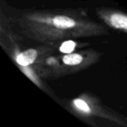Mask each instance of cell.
I'll return each instance as SVG.
<instances>
[{
  "mask_svg": "<svg viewBox=\"0 0 127 127\" xmlns=\"http://www.w3.org/2000/svg\"><path fill=\"white\" fill-rule=\"evenodd\" d=\"M74 105L78 109H80V110H82V111H83L85 112L89 113V112H91V110H90L89 107L88 106L87 103L85 101H83V100H82L80 99H76V100H74Z\"/></svg>",
  "mask_w": 127,
  "mask_h": 127,
  "instance_id": "cell-6",
  "label": "cell"
},
{
  "mask_svg": "<svg viewBox=\"0 0 127 127\" xmlns=\"http://www.w3.org/2000/svg\"><path fill=\"white\" fill-rule=\"evenodd\" d=\"M54 24L55 26L57 28H71L75 25L74 21L72 19H70L67 16H56L54 20Z\"/></svg>",
  "mask_w": 127,
  "mask_h": 127,
  "instance_id": "cell-2",
  "label": "cell"
},
{
  "mask_svg": "<svg viewBox=\"0 0 127 127\" xmlns=\"http://www.w3.org/2000/svg\"><path fill=\"white\" fill-rule=\"evenodd\" d=\"M74 47H75V42L69 40L63 42L60 50L63 53H71L74 49Z\"/></svg>",
  "mask_w": 127,
  "mask_h": 127,
  "instance_id": "cell-5",
  "label": "cell"
},
{
  "mask_svg": "<svg viewBox=\"0 0 127 127\" xmlns=\"http://www.w3.org/2000/svg\"><path fill=\"white\" fill-rule=\"evenodd\" d=\"M112 25L117 28L127 29V16L122 14H113L110 19Z\"/></svg>",
  "mask_w": 127,
  "mask_h": 127,
  "instance_id": "cell-3",
  "label": "cell"
},
{
  "mask_svg": "<svg viewBox=\"0 0 127 127\" xmlns=\"http://www.w3.org/2000/svg\"><path fill=\"white\" fill-rule=\"evenodd\" d=\"M36 55L37 53L34 49H29L19 54L16 60L19 65L22 66H27L33 63L36 58Z\"/></svg>",
  "mask_w": 127,
  "mask_h": 127,
  "instance_id": "cell-1",
  "label": "cell"
},
{
  "mask_svg": "<svg viewBox=\"0 0 127 127\" xmlns=\"http://www.w3.org/2000/svg\"><path fill=\"white\" fill-rule=\"evenodd\" d=\"M82 60H83V57L79 54H69L63 57L64 63L70 65H77L80 63Z\"/></svg>",
  "mask_w": 127,
  "mask_h": 127,
  "instance_id": "cell-4",
  "label": "cell"
}]
</instances>
